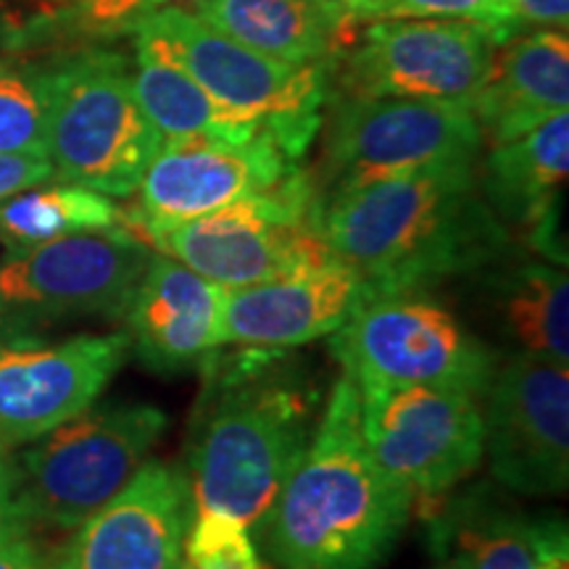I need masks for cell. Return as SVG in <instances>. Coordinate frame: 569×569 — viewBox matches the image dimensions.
Masks as SVG:
<instances>
[{"instance_id":"obj_14","label":"cell","mask_w":569,"mask_h":569,"mask_svg":"<svg viewBox=\"0 0 569 569\" xmlns=\"http://www.w3.org/2000/svg\"><path fill=\"white\" fill-rule=\"evenodd\" d=\"M482 409L490 472L525 496H559L569 482L567 365L517 353L496 369Z\"/></svg>"},{"instance_id":"obj_35","label":"cell","mask_w":569,"mask_h":569,"mask_svg":"<svg viewBox=\"0 0 569 569\" xmlns=\"http://www.w3.org/2000/svg\"><path fill=\"white\" fill-rule=\"evenodd\" d=\"M519 32L525 27L532 30H561L569 24V0H511Z\"/></svg>"},{"instance_id":"obj_36","label":"cell","mask_w":569,"mask_h":569,"mask_svg":"<svg viewBox=\"0 0 569 569\" xmlns=\"http://www.w3.org/2000/svg\"><path fill=\"white\" fill-rule=\"evenodd\" d=\"M436 569H467V567L457 565V561H440V565H438Z\"/></svg>"},{"instance_id":"obj_12","label":"cell","mask_w":569,"mask_h":569,"mask_svg":"<svg viewBox=\"0 0 569 569\" xmlns=\"http://www.w3.org/2000/svg\"><path fill=\"white\" fill-rule=\"evenodd\" d=\"M482 132L472 109L403 98H338L319 163V198L453 161H478Z\"/></svg>"},{"instance_id":"obj_16","label":"cell","mask_w":569,"mask_h":569,"mask_svg":"<svg viewBox=\"0 0 569 569\" xmlns=\"http://www.w3.org/2000/svg\"><path fill=\"white\" fill-rule=\"evenodd\" d=\"M193 517L188 472L146 459L117 496L77 528L61 569H182Z\"/></svg>"},{"instance_id":"obj_32","label":"cell","mask_w":569,"mask_h":569,"mask_svg":"<svg viewBox=\"0 0 569 569\" xmlns=\"http://www.w3.org/2000/svg\"><path fill=\"white\" fill-rule=\"evenodd\" d=\"M48 180H53V167L46 156L0 153V201Z\"/></svg>"},{"instance_id":"obj_29","label":"cell","mask_w":569,"mask_h":569,"mask_svg":"<svg viewBox=\"0 0 569 569\" xmlns=\"http://www.w3.org/2000/svg\"><path fill=\"white\" fill-rule=\"evenodd\" d=\"M193 0H84V21L92 30L130 32V27L146 13L172 6H190Z\"/></svg>"},{"instance_id":"obj_1","label":"cell","mask_w":569,"mask_h":569,"mask_svg":"<svg viewBox=\"0 0 569 569\" xmlns=\"http://www.w3.org/2000/svg\"><path fill=\"white\" fill-rule=\"evenodd\" d=\"M319 227L372 298L427 293L511 251L509 230L480 190L478 161L438 163L319 198Z\"/></svg>"},{"instance_id":"obj_30","label":"cell","mask_w":569,"mask_h":569,"mask_svg":"<svg viewBox=\"0 0 569 569\" xmlns=\"http://www.w3.org/2000/svg\"><path fill=\"white\" fill-rule=\"evenodd\" d=\"M536 569H569V532L565 517H530Z\"/></svg>"},{"instance_id":"obj_23","label":"cell","mask_w":569,"mask_h":569,"mask_svg":"<svg viewBox=\"0 0 569 569\" xmlns=\"http://www.w3.org/2000/svg\"><path fill=\"white\" fill-rule=\"evenodd\" d=\"M132 84L142 111L161 132L163 140L196 138V134L240 138V134H251L264 124H272L227 109L217 98L209 96L180 63H174L159 48L140 40H134Z\"/></svg>"},{"instance_id":"obj_25","label":"cell","mask_w":569,"mask_h":569,"mask_svg":"<svg viewBox=\"0 0 569 569\" xmlns=\"http://www.w3.org/2000/svg\"><path fill=\"white\" fill-rule=\"evenodd\" d=\"M122 222V211L109 196L82 184H48L21 190L0 201V238L9 248H27L77 232L109 230Z\"/></svg>"},{"instance_id":"obj_2","label":"cell","mask_w":569,"mask_h":569,"mask_svg":"<svg viewBox=\"0 0 569 569\" xmlns=\"http://www.w3.org/2000/svg\"><path fill=\"white\" fill-rule=\"evenodd\" d=\"M201 372L184 469L193 509L256 530L315 436L319 396L284 351H217Z\"/></svg>"},{"instance_id":"obj_31","label":"cell","mask_w":569,"mask_h":569,"mask_svg":"<svg viewBox=\"0 0 569 569\" xmlns=\"http://www.w3.org/2000/svg\"><path fill=\"white\" fill-rule=\"evenodd\" d=\"M63 546H53L30 532L0 543V569H61Z\"/></svg>"},{"instance_id":"obj_26","label":"cell","mask_w":569,"mask_h":569,"mask_svg":"<svg viewBox=\"0 0 569 569\" xmlns=\"http://www.w3.org/2000/svg\"><path fill=\"white\" fill-rule=\"evenodd\" d=\"M0 153L46 156V92L40 67L0 63Z\"/></svg>"},{"instance_id":"obj_15","label":"cell","mask_w":569,"mask_h":569,"mask_svg":"<svg viewBox=\"0 0 569 569\" xmlns=\"http://www.w3.org/2000/svg\"><path fill=\"white\" fill-rule=\"evenodd\" d=\"M130 356L127 332L0 346V451L32 443L82 415Z\"/></svg>"},{"instance_id":"obj_3","label":"cell","mask_w":569,"mask_h":569,"mask_svg":"<svg viewBox=\"0 0 569 569\" xmlns=\"http://www.w3.org/2000/svg\"><path fill=\"white\" fill-rule=\"evenodd\" d=\"M411 515L415 496L382 472L361 438L359 393L343 372L303 457L253 532L280 569H377Z\"/></svg>"},{"instance_id":"obj_34","label":"cell","mask_w":569,"mask_h":569,"mask_svg":"<svg viewBox=\"0 0 569 569\" xmlns=\"http://www.w3.org/2000/svg\"><path fill=\"white\" fill-rule=\"evenodd\" d=\"M315 3L348 34L359 24L396 19L393 0H315Z\"/></svg>"},{"instance_id":"obj_11","label":"cell","mask_w":569,"mask_h":569,"mask_svg":"<svg viewBox=\"0 0 569 569\" xmlns=\"http://www.w3.org/2000/svg\"><path fill=\"white\" fill-rule=\"evenodd\" d=\"M151 253L122 227L9 248L0 261V327L71 317L122 319Z\"/></svg>"},{"instance_id":"obj_22","label":"cell","mask_w":569,"mask_h":569,"mask_svg":"<svg viewBox=\"0 0 569 569\" xmlns=\"http://www.w3.org/2000/svg\"><path fill=\"white\" fill-rule=\"evenodd\" d=\"M184 9L251 51L298 67L332 63L351 40L315 0H193Z\"/></svg>"},{"instance_id":"obj_17","label":"cell","mask_w":569,"mask_h":569,"mask_svg":"<svg viewBox=\"0 0 569 569\" xmlns=\"http://www.w3.org/2000/svg\"><path fill=\"white\" fill-rule=\"evenodd\" d=\"M369 298V284L340 259L277 280L224 288L222 343L290 351L332 336Z\"/></svg>"},{"instance_id":"obj_27","label":"cell","mask_w":569,"mask_h":569,"mask_svg":"<svg viewBox=\"0 0 569 569\" xmlns=\"http://www.w3.org/2000/svg\"><path fill=\"white\" fill-rule=\"evenodd\" d=\"M184 561L193 569H264L243 522L203 509H193L190 517Z\"/></svg>"},{"instance_id":"obj_19","label":"cell","mask_w":569,"mask_h":569,"mask_svg":"<svg viewBox=\"0 0 569 569\" xmlns=\"http://www.w3.org/2000/svg\"><path fill=\"white\" fill-rule=\"evenodd\" d=\"M569 174V113L490 148L480 190L503 227L528 234L532 251L567 267L559 246L561 190Z\"/></svg>"},{"instance_id":"obj_6","label":"cell","mask_w":569,"mask_h":569,"mask_svg":"<svg viewBox=\"0 0 569 569\" xmlns=\"http://www.w3.org/2000/svg\"><path fill=\"white\" fill-rule=\"evenodd\" d=\"M167 430L151 403H101L32 440L17 459L19 501L32 528L77 530L127 486Z\"/></svg>"},{"instance_id":"obj_28","label":"cell","mask_w":569,"mask_h":569,"mask_svg":"<svg viewBox=\"0 0 569 569\" xmlns=\"http://www.w3.org/2000/svg\"><path fill=\"white\" fill-rule=\"evenodd\" d=\"M393 17L472 21L493 30L503 42L519 34L511 0H393Z\"/></svg>"},{"instance_id":"obj_33","label":"cell","mask_w":569,"mask_h":569,"mask_svg":"<svg viewBox=\"0 0 569 569\" xmlns=\"http://www.w3.org/2000/svg\"><path fill=\"white\" fill-rule=\"evenodd\" d=\"M30 530L32 525L19 501L17 461L9 457V451H0V543Z\"/></svg>"},{"instance_id":"obj_5","label":"cell","mask_w":569,"mask_h":569,"mask_svg":"<svg viewBox=\"0 0 569 569\" xmlns=\"http://www.w3.org/2000/svg\"><path fill=\"white\" fill-rule=\"evenodd\" d=\"M134 234L219 288H246L336 259L319 227L317 182L306 169L224 209Z\"/></svg>"},{"instance_id":"obj_10","label":"cell","mask_w":569,"mask_h":569,"mask_svg":"<svg viewBox=\"0 0 569 569\" xmlns=\"http://www.w3.org/2000/svg\"><path fill=\"white\" fill-rule=\"evenodd\" d=\"M503 46L488 27L451 19L372 21L332 63L338 98H403L472 109Z\"/></svg>"},{"instance_id":"obj_7","label":"cell","mask_w":569,"mask_h":569,"mask_svg":"<svg viewBox=\"0 0 569 569\" xmlns=\"http://www.w3.org/2000/svg\"><path fill=\"white\" fill-rule=\"evenodd\" d=\"M134 40L159 48L227 109L317 138L332 98V63H284L213 30L193 11L159 9L130 27Z\"/></svg>"},{"instance_id":"obj_24","label":"cell","mask_w":569,"mask_h":569,"mask_svg":"<svg viewBox=\"0 0 569 569\" xmlns=\"http://www.w3.org/2000/svg\"><path fill=\"white\" fill-rule=\"evenodd\" d=\"M498 325L519 353L569 361V280L565 267L522 261L493 277Z\"/></svg>"},{"instance_id":"obj_20","label":"cell","mask_w":569,"mask_h":569,"mask_svg":"<svg viewBox=\"0 0 569 569\" xmlns=\"http://www.w3.org/2000/svg\"><path fill=\"white\" fill-rule=\"evenodd\" d=\"M569 109L567 32H519L503 42L472 103L482 140L490 146L522 138Z\"/></svg>"},{"instance_id":"obj_21","label":"cell","mask_w":569,"mask_h":569,"mask_svg":"<svg viewBox=\"0 0 569 569\" xmlns=\"http://www.w3.org/2000/svg\"><path fill=\"white\" fill-rule=\"evenodd\" d=\"M427 540L438 561L467 569H536L530 546V517L490 486L448 493L419 507Z\"/></svg>"},{"instance_id":"obj_4","label":"cell","mask_w":569,"mask_h":569,"mask_svg":"<svg viewBox=\"0 0 569 569\" xmlns=\"http://www.w3.org/2000/svg\"><path fill=\"white\" fill-rule=\"evenodd\" d=\"M40 74L53 177L109 198L138 193L163 138L134 96L124 56L84 48L42 63Z\"/></svg>"},{"instance_id":"obj_9","label":"cell","mask_w":569,"mask_h":569,"mask_svg":"<svg viewBox=\"0 0 569 569\" xmlns=\"http://www.w3.org/2000/svg\"><path fill=\"white\" fill-rule=\"evenodd\" d=\"M353 382L361 438L382 472L415 496V511L480 467L486 430L478 398L436 386Z\"/></svg>"},{"instance_id":"obj_8","label":"cell","mask_w":569,"mask_h":569,"mask_svg":"<svg viewBox=\"0 0 569 569\" xmlns=\"http://www.w3.org/2000/svg\"><path fill=\"white\" fill-rule=\"evenodd\" d=\"M330 353L353 380L436 386L486 396L496 353L425 293L377 296L330 336Z\"/></svg>"},{"instance_id":"obj_18","label":"cell","mask_w":569,"mask_h":569,"mask_svg":"<svg viewBox=\"0 0 569 569\" xmlns=\"http://www.w3.org/2000/svg\"><path fill=\"white\" fill-rule=\"evenodd\" d=\"M224 288L180 261L151 253L124 311L130 351L159 375L203 369L222 348Z\"/></svg>"},{"instance_id":"obj_37","label":"cell","mask_w":569,"mask_h":569,"mask_svg":"<svg viewBox=\"0 0 569 569\" xmlns=\"http://www.w3.org/2000/svg\"><path fill=\"white\" fill-rule=\"evenodd\" d=\"M182 569H193V567H190V565H188V561H184V567H182ZM264 569H280V567H274V565H272V561H264Z\"/></svg>"},{"instance_id":"obj_13","label":"cell","mask_w":569,"mask_h":569,"mask_svg":"<svg viewBox=\"0 0 569 569\" xmlns=\"http://www.w3.org/2000/svg\"><path fill=\"white\" fill-rule=\"evenodd\" d=\"M311 134L264 124L251 134H196L163 140L140 180V203L127 219L134 230L177 224L264 193L298 169Z\"/></svg>"}]
</instances>
